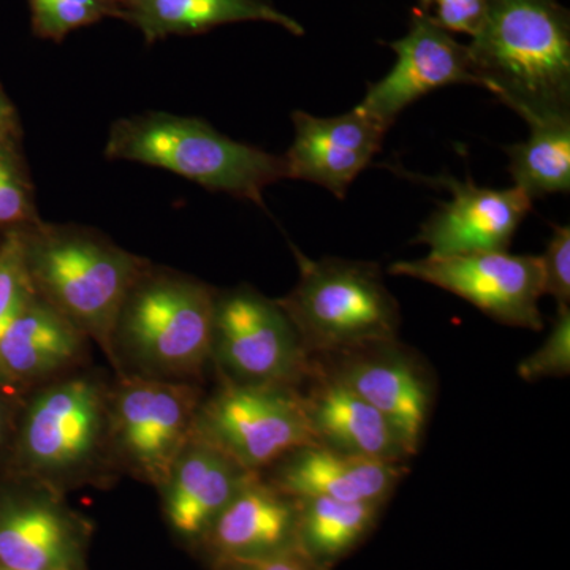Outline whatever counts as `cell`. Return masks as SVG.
<instances>
[{
  "label": "cell",
  "instance_id": "6da1fadb",
  "mask_svg": "<svg viewBox=\"0 0 570 570\" xmlns=\"http://www.w3.org/2000/svg\"><path fill=\"white\" fill-rule=\"evenodd\" d=\"M111 379L85 365L22 396L11 442L10 474L67 494L107 489L121 478L112 460Z\"/></svg>",
  "mask_w": 570,
  "mask_h": 570
},
{
  "label": "cell",
  "instance_id": "7a4b0ae2",
  "mask_svg": "<svg viewBox=\"0 0 570 570\" xmlns=\"http://www.w3.org/2000/svg\"><path fill=\"white\" fill-rule=\"evenodd\" d=\"M468 51L479 88L530 126L570 116V13L558 0H485Z\"/></svg>",
  "mask_w": 570,
  "mask_h": 570
},
{
  "label": "cell",
  "instance_id": "3957f363",
  "mask_svg": "<svg viewBox=\"0 0 570 570\" xmlns=\"http://www.w3.org/2000/svg\"><path fill=\"white\" fill-rule=\"evenodd\" d=\"M216 288L148 264L112 326L108 362L116 377L202 384L212 365Z\"/></svg>",
  "mask_w": 570,
  "mask_h": 570
},
{
  "label": "cell",
  "instance_id": "277c9868",
  "mask_svg": "<svg viewBox=\"0 0 570 570\" xmlns=\"http://www.w3.org/2000/svg\"><path fill=\"white\" fill-rule=\"evenodd\" d=\"M21 234L36 294L108 358L124 298L149 262L80 225L39 220Z\"/></svg>",
  "mask_w": 570,
  "mask_h": 570
},
{
  "label": "cell",
  "instance_id": "5b68a950",
  "mask_svg": "<svg viewBox=\"0 0 570 570\" xmlns=\"http://www.w3.org/2000/svg\"><path fill=\"white\" fill-rule=\"evenodd\" d=\"M105 157L163 168L262 208L266 187L287 178L283 156L232 140L204 119L163 111L118 119Z\"/></svg>",
  "mask_w": 570,
  "mask_h": 570
},
{
  "label": "cell",
  "instance_id": "8992f818",
  "mask_svg": "<svg viewBox=\"0 0 570 570\" xmlns=\"http://www.w3.org/2000/svg\"><path fill=\"white\" fill-rule=\"evenodd\" d=\"M292 249L299 279L276 302L311 360L397 340L400 305L379 265L335 257L311 261L295 246Z\"/></svg>",
  "mask_w": 570,
  "mask_h": 570
},
{
  "label": "cell",
  "instance_id": "52a82bcc",
  "mask_svg": "<svg viewBox=\"0 0 570 570\" xmlns=\"http://www.w3.org/2000/svg\"><path fill=\"white\" fill-rule=\"evenodd\" d=\"M193 434L249 472H262L292 450L316 444L302 389L219 381L205 393Z\"/></svg>",
  "mask_w": 570,
  "mask_h": 570
},
{
  "label": "cell",
  "instance_id": "ba28073f",
  "mask_svg": "<svg viewBox=\"0 0 570 570\" xmlns=\"http://www.w3.org/2000/svg\"><path fill=\"white\" fill-rule=\"evenodd\" d=\"M212 365L219 381L302 389L313 374L291 318L250 285L216 292Z\"/></svg>",
  "mask_w": 570,
  "mask_h": 570
},
{
  "label": "cell",
  "instance_id": "9c48e42d",
  "mask_svg": "<svg viewBox=\"0 0 570 570\" xmlns=\"http://www.w3.org/2000/svg\"><path fill=\"white\" fill-rule=\"evenodd\" d=\"M205 393L194 382L112 377L110 438L119 474L159 489L193 434Z\"/></svg>",
  "mask_w": 570,
  "mask_h": 570
},
{
  "label": "cell",
  "instance_id": "30bf717a",
  "mask_svg": "<svg viewBox=\"0 0 570 570\" xmlns=\"http://www.w3.org/2000/svg\"><path fill=\"white\" fill-rule=\"evenodd\" d=\"M390 275L436 285L459 295L499 324L539 332L543 317L542 264L538 255H512L508 250L430 257L396 262Z\"/></svg>",
  "mask_w": 570,
  "mask_h": 570
},
{
  "label": "cell",
  "instance_id": "8fae6325",
  "mask_svg": "<svg viewBox=\"0 0 570 570\" xmlns=\"http://www.w3.org/2000/svg\"><path fill=\"white\" fill-rule=\"evenodd\" d=\"M0 487V566L14 570H86L91 523L61 491L11 475Z\"/></svg>",
  "mask_w": 570,
  "mask_h": 570
},
{
  "label": "cell",
  "instance_id": "7c38bea8",
  "mask_svg": "<svg viewBox=\"0 0 570 570\" xmlns=\"http://www.w3.org/2000/svg\"><path fill=\"white\" fill-rule=\"evenodd\" d=\"M313 365L376 407L417 455L436 396L434 379L419 355L393 340L318 356Z\"/></svg>",
  "mask_w": 570,
  "mask_h": 570
},
{
  "label": "cell",
  "instance_id": "4fadbf2b",
  "mask_svg": "<svg viewBox=\"0 0 570 570\" xmlns=\"http://www.w3.org/2000/svg\"><path fill=\"white\" fill-rule=\"evenodd\" d=\"M390 48L396 52L395 66L381 81L371 85L356 105L387 129L407 107L436 89L479 86L468 45L460 43L417 7L412 9L406 36L392 41Z\"/></svg>",
  "mask_w": 570,
  "mask_h": 570
},
{
  "label": "cell",
  "instance_id": "5bb4252c",
  "mask_svg": "<svg viewBox=\"0 0 570 570\" xmlns=\"http://www.w3.org/2000/svg\"><path fill=\"white\" fill-rule=\"evenodd\" d=\"M452 198L420 228L415 243L430 247V257L508 250L532 200L519 187L489 189L468 178H442Z\"/></svg>",
  "mask_w": 570,
  "mask_h": 570
},
{
  "label": "cell",
  "instance_id": "9a60e30c",
  "mask_svg": "<svg viewBox=\"0 0 570 570\" xmlns=\"http://www.w3.org/2000/svg\"><path fill=\"white\" fill-rule=\"evenodd\" d=\"M292 119L295 137L283 156L285 175L317 184L341 200L381 151L389 130L358 107L335 118L294 111Z\"/></svg>",
  "mask_w": 570,
  "mask_h": 570
},
{
  "label": "cell",
  "instance_id": "2e32d148",
  "mask_svg": "<svg viewBox=\"0 0 570 570\" xmlns=\"http://www.w3.org/2000/svg\"><path fill=\"white\" fill-rule=\"evenodd\" d=\"M295 549H298V502L255 474L228 502L195 551L213 569Z\"/></svg>",
  "mask_w": 570,
  "mask_h": 570
},
{
  "label": "cell",
  "instance_id": "e0dca14e",
  "mask_svg": "<svg viewBox=\"0 0 570 570\" xmlns=\"http://www.w3.org/2000/svg\"><path fill=\"white\" fill-rule=\"evenodd\" d=\"M255 474L190 434L157 489L168 528L179 542L197 550L220 512Z\"/></svg>",
  "mask_w": 570,
  "mask_h": 570
},
{
  "label": "cell",
  "instance_id": "ac0fdd59",
  "mask_svg": "<svg viewBox=\"0 0 570 570\" xmlns=\"http://www.w3.org/2000/svg\"><path fill=\"white\" fill-rule=\"evenodd\" d=\"M407 471V464L367 460L307 444L285 453L258 474L292 498L387 504Z\"/></svg>",
  "mask_w": 570,
  "mask_h": 570
},
{
  "label": "cell",
  "instance_id": "d6986e66",
  "mask_svg": "<svg viewBox=\"0 0 570 570\" xmlns=\"http://www.w3.org/2000/svg\"><path fill=\"white\" fill-rule=\"evenodd\" d=\"M89 340L33 294L0 337V385L22 395L89 365Z\"/></svg>",
  "mask_w": 570,
  "mask_h": 570
},
{
  "label": "cell",
  "instance_id": "ffe728a7",
  "mask_svg": "<svg viewBox=\"0 0 570 570\" xmlns=\"http://www.w3.org/2000/svg\"><path fill=\"white\" fill-rule=\"evenodd\" d=\"M305 385L303 404L316 444L385 463L407 464L414 456L390 420L335 377L313 365Z\"/></svg>",
  "mask_w": 570,
  "mask_h": 570
},
{
  "label": "cell",
  "instance_id": "44dd1931",
  "mask_svg": "<svg viewBox=\"0 0 570 570\" xmlns=\"http://www.w3.org/2000/svg\"><path fill=\"white\" fill-rule=\"evenodd\" d=\"M116 18L137 28L148 45L249 21L269 22L292 36H305L298 21L268 0H116Z\"/></svg>",
  "mask_w": 570,
  "mask_h": 570
},
{
  "label": "cell",
  "instance_id": "7402d4cb",
  "mask_svg": "<svg viewBox=\"0 0 570 570\" xmlns=\"http://www.w3.org/2000/svg\"><path fill=\"white\" fill-rule=\"evenodd\" d=\"M298 502V549L318 569L333 570L362 546L376 528L385 504L337 499L295 498Z\"/></svg>",
  "mask_w": 570,
  "mask_h": 570
},
{
  "label": "cell",
  "instance_id": "603a6c76",
  "mask_svg": "<svg viewBox=\"0 0 570 570\" xmlns=\"http://www.w3.org/2000/svg\"><path fill=\"white\" fill-rule=\"evenodd\" d=\"M527 141L510 146L509 171L532 202L570 189V116L532 124Z\"/></svg>",
  "mask_w": 570,
  "mask_h": 570
},
{
  "label": "cell",
  "instance_id": "cb8c5ba5",
  "mask_svg": "<svg viewBox=\"0 0 570 570\" xmlns=\"http://www.w3.org/2000/svg\"><path fill=\"white\" fill-rule=\"evenodd\" d=\"M33 33L62 41L77 29L118 17L116 0H28Z\"/></svg>",
  "mask_w": 570,
  "mask_h": 570
},
{
  "label": "cell",
  "instance_id": "d4e9b609",
  "mask_svg": "<svg viewBox=\"0 0 570 570\" xmlns=\"http://www.w3.org/2000/svg\"><path fill=\"white\" fill-rule=\"evenodd\" d=\"M32 184L13 141H0V225L26 228L39 223Z\"/></svg>",
  "mask_w": 570,
  "mask_h": 570
},
{
  "label": "cell",
  "instance_id": "484cf974",
  "mask_svg": "<svg viewBox=\"0 0 570 570\" xmlns=\"http://www.w3.org/2000/svg\"><path fill=\"white\" fill-rule=\"evenodd\" d=\"M33 294L21 228H11L0 243V337Z\"/></svg>",
  "mask_w": 570,
  "mask_h": 570
},
{
  "label": "cell",
  "instance_id": "4316f807",
  "mask_svg": "<svg viewBox=\"0 0 570 570\" xmlns=\"http://www.w3.org/2000/svg\"><path fill=\"white\" fill-rule=\"evenodd\" d=\"M570 373V306H558L550 335L542 346L519 365L528 382L543 377H564Z\"/></svg>",
  "mask_w": 570,
  "mask_h": 570
},
{
  "label": "cell",
  "instance_id": "83f0119b",
  "mask_svg": "<svg viewBox=\"0 0 570 570\" xmlns=\"http://www.w3.org/2000/svg\"><path fill=\"white\" fill-rule=\"evenodd\" d=\"M543 295H551L558 306H570V228L557 225L546 253L540 255Z\"/></svg>",
  "mask_w": 570,
  "mask_h": 570
},
{
  "label": "cell",
  "instance_id": "f1b7e54d",
  "mask_svg": "<svg viewBox=\"0 0 570 570\" xmlns=\"http://www.w3.org/2000/svg\"><path fill=\"white\" fill-rule=\"evenodd\" d=\"M417 9L450 33L474 37L485 17V0H419Z\"/></svg>",
  "mask_w": 570,
  "mask_h": 570
},
{
  "label": "cell",
  "instance_id": "f546056e",
  "mask_svg": "<svg viewBox=\"0 0 570 570\" xmlns=\"http://www.w3.org/2000/svg\"><path fill=\"white\" fill-rule=\"evenodd\" d=\"M213 570H322L313 561L307 560L302 550L295 549L262 560L227 562L216 566Z\"/></svg>",
  "mask_w": 570,
  "mask_h": 570
},
{
  "label": "cell",
  "instance_id": "4dcf8cb0",
  "mask_svg": "<svg viewBox=\"0 0 570 570\" xmlns=\"http://www.w3.org/2000/svg\"><path fill=\"white\" fill-rule=\"evenodd\" d=\"M21 401L11 403L9 395H7V389L0 385V456L6 452H9L10 455L11 442H13L14 430H17Z\"/></svg>",
  "mask_w": 570,
  "mask_h": 570
},
{
  "label": "cell",
  "instance_id": "1f68e13d",
  "mask_svg": "<svg viewBox=\"0 0 570 570\" xmlns=\"http://www.w3.org/2000/svg\"><path fill=\"white\" fill-rule=\"evenodd\" d=\"M17 112L0 89V141H13L17 137Z\"/></svg>",
  "mask_w": 570,
  "mask_h": 570
},
{
  "label": "cell",
  "instance_id": "d6a6232c",
  "mask_svg": "<svg viewBox=\"0 0 570 570\" xmlns=\"http://www.w3.org/2000/svg\"><path fill=\"white\" fill-rule=\"evenodd\" d=\"M0 570H14V569H9V568H6V566H0Z\"/></svg>",
  "mask_w": 570,
  "mask_h": 570
}]
</instances>
